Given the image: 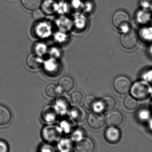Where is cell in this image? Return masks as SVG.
Wrapping results in <instances>:
<instances>
[{
    "label": "cell",
    "mask_w": 152,
    "mask_h": 152,
    "mask_svg": "<svg viewBox=\"0 0 152 152\" xmlns=\"http://www.w3.org/2000/svg\"><path fill=\"white\" fill-rule=\"evenodd\" d=\"M56 3L53 0H46L45 1L42 5L43 12L48 14H51L55 11Z\"/></svg>",
    "instance_id": "obj_19"
},
{
    "label": "cell",
    "mask_w": 152,
    "mask_h": 152,
    "mask_svg": "<svg viewBox=\"0 0 152 152\" xmlns=\"http://www.w3.org/2000/svg\"></svg>",
    "instance_id": "obj_31"
},
{
    "label": "cell",
    "mask_w": 152,
    "mask_h": 152,
    "mask_svg": "<svg viewBox=\"0 0 152 152\" xmlns=\"http://www.w3.org/2000/svg\"><path fill=\"white\" fill-rule=\"evenodd\" d=\"M74 86L75 81L73 78L69 76L62 77L59 81V87L65 92H70L73 89Z\"/></svg>",
    "instance_id": "obj_12"
},
{
    "label": "cell",
    "mask_w": 152,
    "mask_h": 152,
    "mask_svg": "<svg viewBox=\"0 0 152 152\" xmlns=\"http://www.w3.org/2000/svg\"><path fill=\"white\" fill-rule=\"evenodd\" d=\"M131 82L127 77L121 76L116 78L113 82L115 91L121 94H127L131 87Z\"/></svg>",
    "instance_id": "obj_5"
},
{
    "label": "cell",
    "mask_w": 152,
    "mask_h": 152,
    "mask_svg": "<svg viewBox=\"0 0 152 152\" xmlns=\"http://www.w3.org/2000/svg\"><path fill=\"white\" fill-rule=\"evenodd\" d=\"M58 112L55 106L50 105L44 108L42 112V116L43 119L47 122H52L55 121L58 117Z\"/></svg>",
    "instance_id": "obj_9"
},
{
    "label": "cell",
    "mask_w": 152,
    "mask_h": 152,
    "mask_svg": "<svg viewBox=\"0 0 152 152\" xmlns=\"http://www.w3.org/2000/svg\"><path fill=\"white\" fill-rule=\"evenodd\" d=\"M84 105L89 110H96L98 105L97 100L94 96L88 95L87 96L84 101Z\"/></svg>",
    "instance_id": "obj_16"
},
{
    "label": "cell",
    "mask_w": 152,
    "mask_h": 152,
    "mask_svg": "<svg viewBox=\"0 0 152 152\" xmlns=\"http://www.w3.org/2000/svg\"><path fill=\"white\" fill-rule=\"evenodd\" d=\"M12 114L7 108L0 105V126H5L10 123Z\"/></svg>",
    "instance_id": "obj_13"
},
{
    "label": "cell",
    "mask_w": 152,
    "mask_h": 152,
    "mask_svg": "<svg viewBox=\"0 0 152 152\" xmlns=\"http://www.w3.org/2000/svg\"><path fill=\"white\" fill-rule=\"evenodd\" d=\"M150 52H151V53L152 54V45L151 46V48H150Z\"/></svg>",
    "instance_id": "obj_30"
},
{
    "label": "cell",
    "mask_w": 152,
    "mask_h": 152,
    "mask_svg": "<svg viewBox=\"0 0 152 152\" xmlns=\"http://www.w3.org/2000/svg\"><path fill=\"white\" fill-rule=\"evenodd\" d=\"M140 3L144 8H149L152 5V0H140Z\"/></svg>",
    "instance_id": "obj_27"
},
{
    "label": "cell",
    "mask_w": 152,
    "mask_h": 152,
    "mask_svg": "<svg viewBox=\"0 0 152 152\" xmlns=\"http://www.w3.org/2000/svg\"><path fill=\"white\" fill-rule=\"evenodd\" d=\"M120 42L122 47L126 50H133L138 43V36L134 30L128 29L121 36Z\"/></svg>",
    "instance_id": "obj_2"
},
{
    "label": "cell",
    "mask_w": 152,
    "mask_h": 152,
    "mask_svg": "<svg viewBox=\"0 0 152 152\" xmlns=\"http://www.w3.org/2000/svg\"><path fill=\"white\" fill-rule=\"evenodd\" d=\"M8 144L3 140H0V152H9Z\"/></svg>",
    "instance_id": "obj_25"
},
{
    "label": "cell",
    "mask_w": 152,
    "mask_h": 152,
    "mask_svg": "<svg viewBox=\"0 0 152 152\" xmlns=\"http://www.w3.org/2000/svg\"><path fill=\"white\" fill-rule=\"evenodd\" d=\"M72 118L78 122H82L86 118V113L84 109L78 105L73 106L70 111Z\"/></svg>",
    "instance_id": "obj_11"
},
{
    "label": "cell",
    "mask_w": 152,
    "mask_h": 152,
    "mask_svg": "<svg viewBox=\"0 0 152 152\" xmlns=\"http://www.w3.org/2000/svg\"><path fill=\"white\" fill-rule=\"evenodd\" d=\"M145 79L152 83V69L148 71L144 76Z\"/></svg>",
    "instance_id": "obj_28"
},
{
    "label": "cell",
    "mask_w": 152,
    "mask_h": 152,
    "mask_svg": "<svg viewBox=\"0 0 152 152\" xmlns=\"http://www.w3.org/2000/svg\"><path fill=\"white\" fill-rule=\"evenodd\" d=\"M27 66L32 69H37L42 66V60L37 55L31 54L28 55L26 60Z\"/></svg>",
    "instance_id": "obj_14"
},
{
    "label": "cell",
    "mask_w": 152,
    "mask_h": 152,
    "mask_svg": "<svg viewBox=\"0 0 152 152\" xmlns=\"http://www.w3.org/2000/svg\"><path fill=\"white\" fill-rule=\"evenodd\" d=\"M82 99H83V94L79 91H75L71 95V100H72V102L76 105L80 104L82 102Z\"/></svg>",
    "instance_id": "obj_23"
},
{
    "label": "cell",
    "mask_w": 152,
    "mask_h": 152,
    "mask_svg": "<svg viewBox=\"0 0 152 152\" xmlns=\"http://www.w3.org/2000/svg\"><path fill=\"white\" fill-rule=\"evenodd\" d=\"M130 17L126 12L118 11L113 14L112 22L115 27L123 31L127 30L130 23Z\"/></svg>",
    "instance_id": "obj_3"
},
{
    "label": "cell",
    "mask_w": 152,
    "mask_h": 152,
    "mask_svg": "<svg viewBox=\"0 0 152 152\" xmlns=\"http://www.w3.org/2000/svg\"><path fill=\"white\" fill-rule=\"evenodd\" d=\"M45 92L49 97H55L58 95L59 90L55 84H50L45 87Z\"/></svg>",
    "instance_id": "obj_20"
},
{
    "label": "cell",
    "mask_w": 152,
    "mask_h": 152,
    "mask_svg": "<svg viewBox=\"0 0 152 152\" xmlns=\"http://www.w3.org/2000/svg\"><path fill=\"white\" fill-rule=\"evenodd\" d=\"M33 17L36 20H42L45 18L44 13L42 11L37 9V10H35L34 13H33Z\"/></svg>",
    "instance_id": "obj_24"
},
{
    "label": "cell",
    "mask_w": 152,
    "mask_h": 152,
    "mask_svg": "<svg viewBox=\"0 0 152 152\" xmlns=\"http://www.w3.org/2000/svg\"><path fill=\"white\" fill-rule=\"evenodd\" d=\"M51 146H49L48 145L44 146L42 148V152H53V149L51 148Z\"/></svg>",
    "instance_id": "obj_29"
},
{
    "label": "cell",
    "mask_w": 152,
    "mask_h": 152,
    "mask_svg": "<svg viewBox=\"0 0 152 152\" xmlns=\"http://www.w3.org/2000/svg\"><path fill=\"white\" fill-rule=\"evenodd\" d=\"M73 138L75 139V140L76 141H79L80 139L83 138V133L80 130H77L74 133V135H73Z\"/></svg>",
    "instance_id": "obj_26"
},
{
    "label": "cell",
    "mask_w": 152,
    "mask_h": 152,
    "mask_svg": "<svg viewBox=\"0 0 152 152\" xmlns=\"http://www.w3.org/2000/svg\"><path fill=\"white\" fill-rule=\"evenodd\" d=\"M76 147L77 152H94L95 148L94 142L88 137H83L78 141Z\"/></svg>",
    "instance_id": "obj_8"
},
{
    "label": "cell",
    "mask_w": 152,
    "mask_h": 152,
    "mask_svg": "<svg viewBox=\"0 0 152 152\" xmlns=\"http://www.w3.org/2000/svg\"><path fill=\"white\" fill-rule=\"evenodd\" d=\"M151 86L148 82L140 80L134 83L131 86L130 93L132 96L137 100H145L151 94Z\"/></svg>",
    "instance_id": "obj_1"
},
{
    "label": "cell",
    "mask_w": 152,
    "mask_h": 152,
    "mask_svg": "<svg viewBox=\"0 0 152 152\" xmlns=\"http://www.w3.org/2000/svg\"><path fill=\"white\" fill-rule=\"evenodd\" d=\"M61 130V128L57 126H47L43 129V138L48 143L58 142L60 138Z\"/></svg>",
    "instance_id": "obj_4"
},
{
    "label": "cell",
    "mask_w": 152,
    "mask_h": 152,
    "mask_svg": "<svg viewBox=\"0 0 152 152\" xmlns=\"http://www.w3.org/2000/svg\"><path fill=\"white\" fill-rule=\"evenodd\" d=\"M25 8L29 10H35L40 7L42 0H21Z\"/></svg>",
    "instance_id": "obj_18"
},
{
    "label": "cell",
    "mask_w": 152,
    "mask_h": 152,
    "mask_svg": "<svg viewBox=\"0 0 152 152\" xmlns=\"http://www.w3.org/2000/svg\"><path fill=\"white\" fill-rule=\"evenodd\" d=\"M124 104L126 109L129 110H134L137 108L138 102L137 100L133 96H128L124 99Z\"/></svg>",
    "instance_id": "obj_17"
},
{
    "label": "cell",
    "mask_w": 152,
    "mask_h": 152,
    "mask_svg": "<svg viewBox=\"0 0 152 152\" xmlns=\"http://www.w3.org/2000/svg\"><path fill=\"white\" fill-rule=\"evenodd\" d=\"M106 121L107 124L110 126L118 127L123 122V115L118 111L111 112L107 116Z\"/></svg>",
    "instance_id": "obj_10"
},
{
    "label": "cell",
    "mask_w": 152,
    "mask_h": 152,
    "mask_svg": "<svg viewBox=\"0 0 152 152\" xmlns=\"http://www.w3.org/2000/svg\"><path fill=\"white\" fill-rule=\"evenodd\" d=\"M100 105L101 108L105 111H110L115 108L116 101L112 96H106L101 100Z\"/></svg>",
    "instance_id": "obj_15"
},
{
    "label": "cell",
    "mask_w": 152,
    "mask_h": 152,
    "mask_svg": "<svg viewBox=\"0 0 152 152\" xmlns=\"http://www.w3.org/2000/svg\"><path fill=\"white\" fill-rule=\"evenodd\" d=\"M140 36L145 42H151L152 41V28H144L141 30Z\"/></svg>",
    "instance_id": "obj_21"
},
{
    "label": "cell",
    "mask_w": 152,
    "mask_h": 152,
    "mask_svg": "<svg viewBox=\"0 0 152 152\" xmlns=\"http://www.w3.org/2000/svg\"><path fill=\"white\" fill-rule=\"evenodd\" d=\"M105 119L104 115L99 111L91 113L88 116V122L90 127L95 129H100L104 126Z\"/></svg>",
    "instance_id": "obj_6"
},
{
    "label": "cell",
    "mask_w": 152,
    "mask_h": 152,
    "mask_svg": "<svg viewBox=\"0 0 152 152\" xmlns=\"http://www.w3.org/2000/svg\"><path fill=\"white\" fill-rule=\"evenodd\" d=\"M71 145L70 140L67 139H62L60 142L59 148L61 152H70L69 150L71 147Z\"/></svg>",
    "instance_id": "obj_22"
},
{
    "label": "cell",
    "mask_w": 152,
    "mask_h": 152,
    "mask_svg": "<svg viewBox=\"0 0 152 152\" xmlns=\"http://www.w3.org/2000/svg\"><path fill=\"white\" fill-rule=\"evenodd\" d=\"M104 137L109 143L115 144L118 142L120 140L121 133L118 128L110 126L105 130Z\"/></svg>",
    "instance_id": "obj_7"
}]
</instances>
